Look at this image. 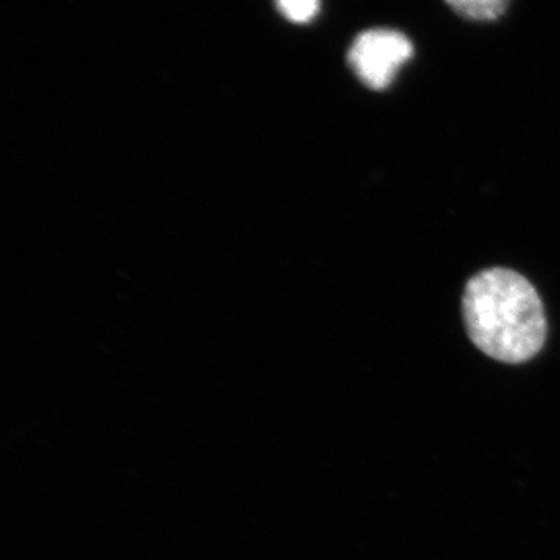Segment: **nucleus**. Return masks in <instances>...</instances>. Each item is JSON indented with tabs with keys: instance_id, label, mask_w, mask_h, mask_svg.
Wrapping results in <instances>:
<instances>
[{
	"instance_id": "1",
	"label": "nucleus",
	"mask_w": 560,
	"mask_h": 560,
	"mask_svg": "<svg viewBox=\"0 0 560 560\" xmlns=\"http://www.w3.org/2000/svg\"><path fill=\"white\" fill-rule=\"evenodd\" d=\"M463 315L471 342L503 363L533 359L547 340L539 294L528 279L506 268H490L467 282Z\"/></svg>"
},
{
	"instance_id": "4",
	"label": "nucleus",
	"mask_w": 560,
	"mask_h": 560,
	"mask_svg": "<svg viewBox=\"0 0 560 560\" xmlns=\"http://www.w3.org/2000/svg\"><path fill=\"white\" fill-rule=\"evenodd\" d=\"M276 5L294 24H307L319 11V0H276Z\"/></svg>"
},
{
	"instance_id": "2",
	"label": "nucleus",
	"mask_w": 560,
	"mask_h": 560,
	"mask_svg": "<svg viewBox=\"0 0 560 560\" xmlns=\"http://www.w3.org/2000/svg\"><path fill=\"white\" fill-rule=\"evenodd\" d=\"M415 47L404 33L372 28L353 39L348 54L350 69L374 91L389 88L401 66L411 60Z\"/></svg>"
},
{
	"instance_id": "3",
	"label": "nucleus",
	"mask_w": 560,
	"mask_h": 560,
	"mask_svg": "<svg viewBox=\"0 0 560 560\" xmlns=\"http://www.w3.org/2000/svg\"><path fill=\"white\" fill-rule=\"evenodd\" d=\"M460 18L469 21L489 22L499 20L511 0H444Z\"/></svg>"
}]
</instances>
